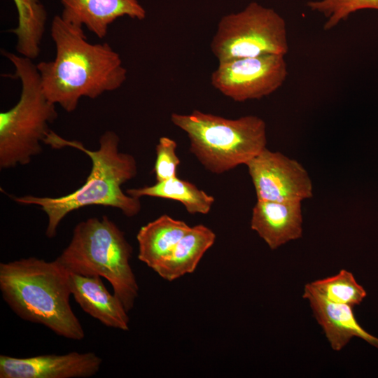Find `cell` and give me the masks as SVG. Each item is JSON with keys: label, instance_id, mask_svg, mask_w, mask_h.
Segmentation results:
<instances>
[{"label": "cell", "instance_id": "cell-7", "mask_svg": "<svg viewBox=\"0 0 378 378\" xmlns=\"http://www.w3.org/2000/svg\"><path fill=\"white\" fill-rule=\"evenodd\" d=\"M218 62L288 51L285 20L271 8L255 1L243 10L223 15L211 41Z\"/></svg>", "mask_w": 378, "mask_h": 378}, {"label": "cell", "instance_id": "cell-9", "mask_svg": "<svg viewBox=\"0 0 378 378\" xmlns=\"http://www.w3.org/2000/svg\"><path fill=\"white\" fill-rule=\"evenodd\" d=\"M257 200L302 202L313 195V184L304 167L280 152L265 148L246 164Z\"/></svg>", "mask_w": 378, "mask_h": 378}, {"label": "cell", "instance_id": "cell-8", "mask_svg": "<svg viewBox=\"0 0 378 378\" xmlns=\"http://www.w3.org/2000/svg\"><path fill=\"white\" fill-rule=\"evenodd\" d=\"M287 76L285 55L269 54L218 62L210 81L224 96L241 102L274 93Z\"/></svg>", "mask_w": 378, "mask_h": 378}, {"label": "cell", "instance_id": "cell-2", "mask_svg": "<svg viewBox=\"0 0 378 378\" xmlns=\"http://www.w3.org/2000/svg\"><path fill=\"white\" fill-rule=\"evenodd\" d=\"M99 147L92 150L78 141L67 140L52 130L44 144L55 149L66 147L79 150L90 159L92 167L85 183L74 192L59 197L24 195L13 197L18 204L39 206L46 214V235L53 238L61 221L71 212L89 206H109L120 210L127 217L141 211L139 198L124 192L122 185L134 178L137 164L133 155L119 151L120 138L113 131L99 138Z\"/></svg>", "mask_w": 378, "mask_h": 378}, {"label": "cell", "instance_id": "cell-10", "mask_svg": "<svg viewBox=\"0 0 378 378\" xmlns=\"http://www.w3.org/2000/svg\"><path fill=\"white\" fill-rule=\"evenodd\" d=\"M102 359L94 352L72 351L27 358L0 356V378H88L95 375Z\"/></svg>", "mask_w": 378, "mask_h": 378}, {"label": "cell", "instance_id": "cell-13", "mask_svg": "<svg viewBox=\"0 0 378 378\" xmlns=\"http://www.w3.org/2000/svg\"><path fill=\"white\" fill-rule=\"evenodd\" d=\"M302 202L257 200L252 210L251 228L274 250L302 236Z\"/></svg>", "mask_w": 378, "mask_h": 378}, {"label": "cell", "instance_id": "cell-19", "mask_svg": "<svg viewBox=\"0 0 378 378\" xmlns=\"http://www.w3.org/2000/svg\"><path fill=\"white\" fill-rule=\"evenodd\" d=\"M310 284L328 300L351 307L360 304L367 295L365 290L357 283L353 274L346 270Z\"/></svg>", "mask_w": 378, "mask_h": 378}, {"label": "cell", "instance_id": "cell-12", "mask_svg": "<svg viewBox=\"0 0 378 378\" xmlns=\"http://www.w3.org/2000/svg\"><path fill=\"white\" fill-rule=\"evenodd\" d=\"M62 18L88 29L99 38H104L109 26L118 18L127 16L143 20L146 12L138 0H59Z\"/></svg>", "mask_w": 378, "mask_h": 378}, {"label": "cell", "instance_id": "cell-16", "mask_svg": "<svg viewBox=\"0 0 378 378\" xmlns=\"http://www.w3.org/2000/svg\"><path fill=\"white\" fill-rule=\"evenodd\" d=\"M215 240V233L208 227L201 224L190 227L171 254L153 270L169 281L190 274Z\"/></svg>", "mask_w": 378, "mask_h": 378}, {"label": "cell", "instance_id": "cell-18", "mask_svg": "<svg viewBox=\"0 0 378 378\" xmlns=\"http://www.w3.org/2000/svg\"><path fill=\"white\" fill-rule=\"evenodd\" d=\"M18 10V26L9 30L16 35V50L34 60L40 53L45 32L47 12L40 0H13Z\"/></svg>", "mask_w": 378, "mask_h": 378}, {"label": "cell", "instance_id": "cell-15", "mask_svg": "<svg viewBox=\"0 0 378 378\" xmlns=\"http://www.w3.org/2000/svg\"><path fill=\"white\" fill-rule=\"evenodd\" d=\"M190 226L164 214L142 226L137 234L138 258L153 270L166 259Z\"/></svg>", "mask_w": 378, "mask_h": 378}, {"label": "cell", "instance_id": "cell-17", "mask_svg": "<svg viewBox=\"0 0 378 378\" xmlns=\"http://www.w3.org/2000/svg\"><path fill=\"white\" fill-rule=\"evenodd\" d=\"M126 193L139 199L148 196L178 201L192 214H208L215 201L213 196L178 176L157 181L153 186L130 188Z\"/></svg>", "mask_w": 378, "mask_h": 378}, {"label": "cell", "instance_id": "cell-11", "mask_svg": "<svg viewBox=\"0 0 378 378\" xmlns=\"http://www.w3.org/2000/svg\"><path fill=\"white\" fill-rule=\"evenodd\" d=\"M302 298L309 301L314 316L332 349L341 351L354 337L364 340L378 348V338L360 326L354 316V307L328 300L310 283L304 286Z\"/></svg>", "mask_w": 378, "mask_h": 378}, {"label": "cell", "instance_id": "cell-20", "mask_svg": "<svg viewBox=\"0 0 378 378\" xmlns=\"http://www.w3.org/2000/svg\"><path fill=\"white\" fill-rule=\"evenodd\" d=\"M308 8L322 14L327 20L323 29L328 31L335 27L349 15L363 9L378 10V0H318L309 1Z\"/></svg>", "mask_w": 378, "mask_h": 378}, {"label": "cell", "instance_id": "cell-4", "mask_svg": "<svg viewBox=\"0 0 378 378\" xmlns=\"http://www.w3.org/2000/svg\"><path fill=\"white\" fill-rule=\"evenodd\" d=\"M132 247L124 232L106 216L79 222L71 239L55 259L69 273L99 276L127 312L133 309L139 286L130 260Z\"/></svg>", "mask_w": 378, "mask_h": 378}, {"label": "cell", "instance_id": "cell-21", "mask_svg": "<svg viewBox=\"0 0 378 378\" xmlns=\"http://www.w3.org/2000/svg\"><path fill=\"white\" fill-rule=\"evenodd\" d=\"M176 142L167 136L159 139L155 146L156 159L153 172L157 181H164L176 176L180 160L176 153Z\"/></svg>", "mask_w": 378, "mask_h": 378}, {"label": "cell", "instance_id": "cell-1", "mask_svg": "<svg viewBox=\"0 0 378 378\" xmlns=\"http://www.w3.org/2000/svg\"><path fill=\"white\" fill-rule=\"evenodd\" d=\"M50 34L55 57L38 63L36 67L44 94L52 103L71 113L82 97L96 99L125 82L127 71L108 43L88 42L83 27L60 15L52 19Z\"/></svg>", "mask_w": 378, "mask_h": 378}, {"label": "cell", "instance_id": "cell-5", "mask_svg": "<svg viewBox=\"0 0 378 378\" xmlns=\"http://www.w3.org/2000/svg\"><path fill=\"white\" fill-rule=\"evenodd\" d=\"M1 53L15 70L8 76L18 78L22 86L17 104L0 113V168L6 169L27 164L41 153V143L51 131L49 124L58 114L56 104L44 94L33 60L6 50Z\"/></svg>", "mask_w": 378, "mask_h": 378}, {"label": "cell", "instance_id": "cell-3", "mask_svg": "<svg viewBox=\"0 0 378 378\" xmlns=\"http://www.w3.org/2000/svg\"><path fill=\"white\" fill-rule=\"evenodd\" d=\"M0 290L13 312L57 335L80 341L84 329L73 312L69 272L56 260L36 257L0 263Z\"/></svg>", "mask_w": 378, "mask_h": 378}, {"label": "cell", "instance_id": "cell-14", "mask_svg": "<svg viewBox=\"0 0 378 378\" xmlns=\"http://www.w3.org/2000/svg\"><path fill=\"white\" fill-rule=\"evenodd\" d=\"M69 282L71 295L85 313L107 327L129 330L128 312L106 289L101 276L69 273Z\"/></svg>", "mask_w": 378, "mask_h": 378}, {"label": "cell", "instance_id": "cell-6", "mask_svg": "<svg viewBox=\"0 0 378 378\" xmlns=\"http://www.w3.org/2000/svg\"><path fill=\"white\" fill-rule=\"evenodd\" d=\"M171 121L186 133L190 152L214 174L246 165L267 148L266 124L257 115L229 119L194 110L173 113Z\"/></svg>", "mask_w": 378, "mask_h": 378}]
</instances>
